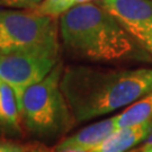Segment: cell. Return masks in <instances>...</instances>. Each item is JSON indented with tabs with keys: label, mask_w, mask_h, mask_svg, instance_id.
I'll return each instance as SVG.
<instances>
[{
	"label": "cell",
	"mask_w": 152,
	"mask_h": 152,
	"mask_svg": "<svg viewBox=\"0 0 152 152\" xmlns=\"http://www.w3.org/2000/svg\"><path fill=\"white\" fill-rule=\"evenodd\" d=\"M60 86L76 122H87L152 92V69L69 65L63 68Z\"/></svg>",
	"instance_id": "6da1fadb"
},
{
	"label": "cell",
	"mask_w": 152,
	"mask_h": 152,
	"mask_svg": "<svg viewBox=\"0 0 152 152\" xmlns=\"http://www.w3.org/2000/svg\"><path fill=\"white\" fill-rule=\"evenodd\" d=\"M59 31L63 48L75 59L104 63L152 62L151 55L97 2L77 5L63 12Z\"/></svg>",
	"instance_id": "7a4b0ae2"
},
{
	"label": "cell",
	"mask_w": 152,
	"mask_h": 152,
	"mask_svg": "<svg viewBox=\"0 0 152 152\" xmlns=\"http://www.w3.org/2000/svg\"><path fill=\"white\" fill-rule=\"evenodd\" d=\"M63 65L59 62L43 80L25 91L22 100L24 130L33 139L52 142L65 135L76 123L61 90Z\"/></svg>",
	"instance_id": "3957f363"
},
{
	"label": "cell",
	"mask_w": 152,
	"mask_h": 152,
	"mask_svg": "<svg viewBox=\"0 0 152 152\" xmlns=\"http://www.w3.org/2000/svg\"><path fill=\"white\" fill-rule=\"evenodd\" d=\"M55 17L31 9L0 10V52L59 58Z\"/></svg>",
	"instance_id": "277c9868"
},
{
	"label": "cell",
	"mask_w": 152,
	"mask_h": 152,
	"mask_svg": "<svg viewBox=\"0 0 152 152\" xmlns=\"http://www.w3.org/2000/svg\"><path fill=\"white\" fill-rule=\"evenodd\" d=\"M58 63L59 58L0 52V79L14 90L19 110L25 91L43 80Z\"/></svg>",
	"instance_id": "5b68a950"
},
{
	"label": "cell",
	"mask_w": 152,
	"mask_h": 152,
	"mask_svg": "<svg viewBox=\"0 0 152 152\" xmlns=\"http://www.w3.org/2000/svg\"><path fill=\"white\" fill-rule=\"evenodd\" d=\"M152 56V0H98Z\"/></svg>",
	"instance_id": "8992f818"
},
{
	"label": "cell",
	"mask_w": 152,
	"mask_h": 152,
	"mask_svg": "<svg viewBox=\"0 0 152 152\" xmlns=\"http://www.w3.org/2000/svg\"><path fill=\"white\" fill-rule=\"evenodd\" d=\"M115 130L116 127L114 117L95 122L78 131L73 135L62 140L54 148V152H63L66 150H80L88 152L102 143Z\"/></svg>",
	"instance_id": "52a82bcc"
},
{
	"label": "cell",
	"mask_w": 152,
	"mask_h": 152,
	"mask_svg": "<svg viewBox=\"0 0 152 152\" xmlns=\"http://www.w3.org/2000/svg\"><path fill=\"white\" fill-rule=\"evenodd\" d=\"M152 131V121L123 129H116L102 143L88 152H129L144 142Z\"/></svg>",
	"instance_id": "ba28073f"
},
{
	"label": "cell",
	"mask_w": 152,
	"mask_h": 152,
	"mask_svg": "<svg viewBox=\"0 0 152 152\" xmlns=\"http://www.w3.org/2000/svg\"><path fill=\"white\" fill-rule=\"evenodd\" d=\"M20 110L15 92L0 79V136L7 139L20 137L24 134Z\"/></svg>",
	"instance_id": "9c48e42d"
},
{
	"label": "cell",
	"mask_w": 152,
	"mask_h": 152,
	"mask_svg": "<svg viewBox=\"0 0 152 152\" xmlns=\"http://www.w3.org/2000/svg\"><path fill=\"white\" fill-rule=\"evenodd\" d=\"M115 127L123 129L152 121V92L132 103L124 112L114 116Z\"/></svg>",
	"instance_id": "30bf717a"
},
{
	"label": "cell",
	"mask_w": 152,
	"mask_h": 152,
	"mask_svg": "<svg viewBox=\"0 0 152 152\" xmlns=\"http://www.w3.org/2000/svg\"><path fill=\"white\" fill-rule=\"evenodd\" d=\"M44 0H0V7L9 9H31L35 10Z\"/></svg>",
	"instance_id": "8fae6325"
},
{
	"label": "cell",
	"mask_w": 152,
	"mask_h": 152,
	"mask_svg": "<svg viewBox=\"0 0 152 152\" xmlns=\"http://www.w3.org/2000/svg\"><path fill=\"white\" fill-rule=\"evenodd\" d=\"M34 145V143H19L0 136V152H26Z\"/></svg>",
	"instance_id": "7c38bea8"
},
{
	"label": "cell",
	"mask_w": 152,
	"mask_h": 152,
	"mask_svg": "<svg viewBox=\"0 0 152 152\" xmlns=\"http://www.w3.org/2000/svg\"><path fill=\"white\" fill-rule=\"evenodd\" d=\"M92 1H95V0H61L58 5H55L54 7L51 9L49 16L60 17L63 12H65L66 10H69L70 8L75 7V6L86 4V2H92Z\"/></svg>",
	"instance_id": "4fadbf2b"
},
{
	"label": "cell",
	"mask_w": 152,
	"mask_h": 152,
	"mask_svg": "<svg viewBox=\"0 0 152 152\" xmlns=\"http://www.w3.org/2000/svg\"><path fill=\"white\" fill-rule=\"evenodd\" d=\"M61 0H44L42 2V5L38 7L37 9H35L38 11L39 14H44V15H49L51 9L54 7L55 5H58Z\"/></svg>",
	"instance_id": "5bb4252c"
},
{
	"label": "cell",
	"mask_w": 152,
	"mask_h": 152,
	"mask_svg": "<svg viewBox=\"0 0 152 152\" xmlns=\"http://www.w3.org/2000/svg\"><path fill=\"white\" fill-rule=\"evenodd\" d=\"M26 152H52V151L48 150L46 148H43L42 145H37V144H35L32 149H29V150L26 151Z\"/></svg>",
	"instance_id": "9a60e30c"
},
{
	"label": "cell",
	"mask_w": 152,
	"mask_h": 152,
	"mask_svg": "<svg viewBox=\"0 0 152 152\" xmlns=\"http://www.w3.org/2000/svg\"><path fill=\"white\" fill-rule=\"evenodd\" d=\"M141 152H152V143L151 144H145V145H143Z\"/></svg>",
	"instance_id": "2e32d148"
},
{
	"label": "cell",
	"mask_w": 152,
	"mask_h": 152,
	"mask_svg": "<svg viewBox=\"0 0 152 152\" xmlns=\"http://www.w3.org/2000/svg\"><path fill=\"white\" fill-rule=\"evenodd\" d=\"M152 143V131L150 132V134L147 136V139L144 140V142H143V145H145V144H151Z\"/></svg>",
	"instance_id": "e0dca14e"
},
{
	"label": "cell",
	"mask_w": 152,
	"mask_h": 152,
	"mask_svg": "<svg viewBox=\"0 0 152 152\" xmlns=\"http://www.w3.org/2000/svg\"><path fill=\"white\" fill-rule=\"evenodd\" d=\"M63 152H85V151H80V150H66V151Z\"/></svg>",
	"instance_id": "ac0fdd59"
}]
</instances>
